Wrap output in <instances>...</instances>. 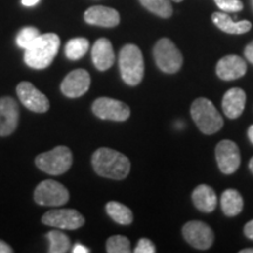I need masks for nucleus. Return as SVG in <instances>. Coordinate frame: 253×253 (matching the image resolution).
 Masks as SVG:
<instances>
[{
  "label": "nucleus",
  "instance_id": "1",
  "mask_svg": "<svg viewBox=\"0 0 253 253\" xmlns=\"http://www.w3.org/2000/svg\"><path fill=\"white\" fill-rule=\"evenodd\" d=\"M91 164L99 176L110 179H125L130 172V161L119 151L110 148H100L91 156Z\"/></svg>",
  "mask_w": 253,
  "mask_h": 253
},
{
  "label": "nucleus",
  "instance_id": "2",
  "mask_svg": "<svg viewBox=\"0 0 253 253\" xmlns=\"http://www.w3.org/2000/svg\"><path fill=\"white\" fill-rule=\"evenodd\" d=\"M59 48L60 38L55 33L40 34L25 49V63L33 69H45L53 62Z\"/></svg>",
  "mask_w": 253,
  "mask_h": 253
},
{
  "label": "nucleus",
  "instance_id": "3",
  "mask_svg": "<svg viewBox=\"0 0 253 253\" xmlns=\"http://www.w3.org/2000/svg\"><path fill=\"white\" fill-rule=\"evenodd\" d=\"M119 67L122 80L129 86H137L144 77V60L141 49L128 43L120 50Z\"/></svg>",
  "mask_w": 253,
  "mask_h": 253
},
{
  "label": "nucleus",
  "instance_id": "4",
  "mask_svg": "<svg viewBox=\"0 0 253 253\" xmlns=\"http://www.w3.org/2000/svg\"><path fill=\"white\" fill-rule=\"evenodd\" d=\"M191 118L203 134L212 135L219 131L224 125L223 118L210 100L198 97L191 104Z\"/></svg>",
  "mask_w": 253,
  "mask_h": 253
},
{
  "label": "nucleus",
  "instance_id": "5",
  "mask_svg": "<svg viewBox=\"0 0 253 253\" xmlns=\"http://www.w3.org/2000/svg\"><path fill=\"white\" fill-rule=\"evenodd\" d=\"M73 163V155L69 148L59 145L47 153L38 155L36 164L41 171L48 175L59 176L67 172Z\"/></svg>",
  "mask_w": 253,
  "mask_h": 253
},
{
  "label": "nucleus",
  "instance_id": "6",
  "mask_svg": "<svg viewBox=\"0 0 253 253\" xmlns=\"http://www.w3.org/2000/svg\"><path fill=\"white\" fill-rule=\"evenodd\" d=\"M153 54L157 67L168 74L177 73L183 65L182 53L168 38H162L155 43Z\"/></svg>",
  "mask_w": 253,
  "mask_h": 253
},
{
  "label": "nucleus",
  "instance_id": "7",
  "mask_svg": "<svg viewBox=\"0 0 253 253\" xmlns=\"http://www.w3.org/2000/svg\"><path fill=\"white\" fill-rule=\"evenodd\" d=\"M69 199V192L61 183L46 179L34 190V201L42 207H61Z\"/></svg>",
  "mask_w": 253,
  "mask_h": 253
},
{
  "label": "nucleus",
  "instance_id": "8",
  "mask_svg": "<svg viewBox=\"0 0 253 253\" xmlns=\"http://www.w3.org/2000/svg\"><path fill=\"white\" fill-rule=\"evenodd\" d=\"M41 220L47 226L62 230H78L84 225V216L73 209H58V210L47 211Z\"/></svg>",
  "mask_w": 253,
  "mask_h": 253
},
{
  "label": "nucleus",
  "instance_id": "9",
  "mask_svg": "<svg viewBox=\"0 0 253 253\" xmlns=\"http://www.w3.org/2000/svg\"><path fill=\"white\" fill-rule=\"evenodd\" d=\"M91 110L101 120L122 122L130 116V108L122 101L110 99V97H99L94 101Z\"/></svg>",
  "mask_w": 253,
  "mask_h": 253
},
{
  "label": "nucleus",
  "instance_id": "10",
  "mask_svg": "<svg viewBox=\"0 0 253 253\" xmlns=\"http://www.w3.org/2000/svg\"><path fill=\"white\" fill-rule=\"evenodd\" d=\"M183 236L190 245L198 250H207L212 245L214 235L208 224L201 220H191L183 226Z\"/></svg>",
  "mask_w": 253,
  "mask_h": 253
},
{
  "label": "nucleus",
  "instance_id": "11",
  "mask_svg": "<svg viewBox=\"0 0 253 253\" xmlns=\"http://www.w3.org/2000/svg\"><path fill=\"white\" fill-rule=\"evenodd\" d=\"M17 94L20 102L27 109L34 113H46L49 109V101L45 94H42L34 87L31 82L23 81L17 86Z\"/></svg>",
  "mask_w": 253,
  "mask_h": 253
},
{
  "label": "nucleus",
  "instance_id": "12",
  "mask_svg": "<svg viewBox=\"0 0 253 253\" xmlns=\"http://www.w3.org/2000/svg\"><path fill=\"white\" fill-rule=\"evenodd\" d=\"M216 160L219 170L225 175L237 171L240 166V151L235 142L224 140L216 147Z\"/></svg>",
  "mask_w": 253,
  "mask_h": 253
},
{
  "label": "nucleus",
  "instance_id": "13",
  "mask_svg": "<svg viewBox=\"0 0 253 253\" xmlns=\"http://www.w3.org/2000/svg\"><path fill=\"white\" fill-rule=\"evenodd\" d=\"M90 75L84 69H75L68 73L61 82V91L69 99H77L84 95L89 89Z\"/></svg>",
  "mask_w": 253,
  "mask_h": 253
},
{
  "label": "nucleus",
  "instance_id": "14",
  "mask_svg": "<svg viewBox=\"0 0 253 253\" xmlns=\"http://www.w3.org/2000/svg\"><path fill=\"white\" fill-rule=\"evenodd\" d=\"M19 123L17 101L9 96L0 97V136L13 134Z\"/></svg>",
  "mask_w": 253,
  "mask_h": 253
},
{
  "label": "nucleus",
  "instance_id": "15",
  "mask_svg": "<svg viewBox=\"0 0 253 253\" xmlns=\"http://www.w3.org/2000/svg\"><path fill=\"white\" fill-rule=\"evenodd\" d=\"M246 62L238 55H226L217 63L216 73L221 80L231 81L244 77L246 74Z\"/></svg>",
  "mask_w": 253,
  "mask_h": 253
},
{
  "label": "nucleus",
  "instance_id": "16",
  "mask_svg": "<svg viewBox=\"0 0 253 253\" xmlns=\"http://www.w3.org/2000/svg\"><path fill=\"white\" fill-rule=\"evenodd\" d=\"M84 21L94 26L115 27L120 24V14L107 6H93L84 12Z\"/></svg>",
  "mask_w": 253,
  "mask_h": 253
},
{
  "label": "nucleus",
  "instance_id": "17",
  "mask_svg": "<svg viewBox=\"0 0 253 253\" xmlns=\"http://www.w3.org/2000/svg\"><path fill=\"white\" fill-rule=\"evenodd\" d=\"M91 60L97 71L104 72L114 65L115 54L112 42L106 38H100L95 41L93 48H91Z\"/></svg>",
  "mask_w": 253,
  "mask_h": 253
},
{
  "label": "nucleus",
  "instance_id": "18",
  "mask_svg": "<svg viewBox=\"0 0 253 253\" xmlns=\"http://www.w3.org/2000/svg\"><path fill=\"white\" fill-rule=\"evenodd\" d=\"M246 94L240 88H231L224 94L221 108L229 119H238L245 109Z\"/></svg>",
  "mask_w": 253,
  "mask_h": 253
},
{
  "label": "nucleus",
  "instance_id": "19",
  "mask_svg": "<svg viewBox=\"0 0 253 253\" xmlns=\"http://www.w3.org/2000/svg\"><path fill=\"white\" fill-rule=\"evenodd\" d=\"M212 21L220 31L229 34H244L251 30L252 24L249 20L233 21L229 15L223 12H214L212 14Z\"/></svg>",
  "mask_w": 253,
  "mask_h": 253
},
{
  "label": "nucleus",
  "instance_id": "20",
  "mask_svg": "<svg viewBox=\"0 0 253 253\" xmlns=\"http://www.w3.org/2000/svg\"><path fill=\"white\" fill-rule=\"evenodd\" d=\"M192 202L198 210L203 212H212L217 205V195L212 188L202 184L192 192Z\"/></svg>",
  "mask_w": 253,
  "mask_h": 253
},
{
  "label": "nucleus",
  "instance_id": "21",
  "mask_svg": "<svg viewBox=\"0 0 253 253\" xmlns=\"http://www.w3.org/2000/svg\"><path fill=\"white\" fill-rule=\"evenodd\" d=\"M221 210L227 217H235L242 212L244 207L242 195L235 189H227L221 195Z\"/></svg>",
  "mask_w": 253,
  "mask_h": 253
},
{
  "label": "nucleus",
  "instance_id": "22",
  "mask_svg": "<svg viewBox=\"0 0 253 253\" xmlns=\"http://www.w3.org/2000/svg\"><path fill=\"white\" fill-rule=\"evenodd\" d=\"M106 211L114 221L121 224V225H129L134 219L130 209L119 202H108L106 205Z\"/></svg>",
  "mask_w": 253,
  "mask_h": 253
},
{
  "label": "nucleus",
  "instance_id": "23",
  "mask_svg": "<svg viewBox=\"0 0 253 253\" xmlns=\"http://www.w3.org/2000/svg\"><path fill=\"white\" fill-rule=\"evenodd\" d=\"M89 49V41L86 38H74L67 42L65 47V54L69 60H79L86 55Z\"/></svg>",
  "mask_w": 253,
  "mask_h": 253
},
{
  "label": "nucleus",
  "instance_id": "24",
  "mask_svg": "<svg viewBox=\"0 0 253 253\" xmlns=\"http://www.w3.org/2000/svg\"><path fill=\"white\" fill-rule=\"evenodd\" d=\"M47 238L50 243L48 249L49 253H66L71 249V240H69L68 236H66L61 231H50L47 233Z\"/></svg>",
  "mask_w": 253,
  "mask_h": 253
},
{
  "label": "nucleus",
  "instance_id": "25",
  "mask_svg": "<svg viewBox=\"0 0 253 253\" xmlns=\"http://www.w3.org/2000/svg\"><path fill=\"white\" fill-rule=\"evenodd\" d=\"M141 5L151 13L161 18H170L172 15V5L169 0H140Z\"/></svg>",
  "mask_w": 253,
  "mask_h": 253
},
{
  "label": "nucleus",
  "instance_id": "26",
  "mask_svg": "<svg viewBox=\"0 0 253 253\" xmlns=\"http://www.w3.org/2000/svg\"><path fill=\"white\" fill-rule=\"evenodd\" d=\"M106 249L108 253H129L130 242L126 236H112L106 243Z\"/></svg>",
  "mask_w": 253,
  "mask_h": 253
},
{
  "label": "nucleus",
  "instance_id": "27",
  "mask_svg": "<svg viewBox=\"0 0 253 253\" xmlns=\"http://www.w3.org/2000/svg\"><path fill=\"white\" fill-rule=\"evenodd\" d=\"M40 36V32L36 27H25L18 33L17 45L20 48L26 49L28 46L33 43V41Z\"/></svg>",
  "mask_w": 253,
  "mask_h": 253
},
{
  "label": "nucleus",
  "instance_id": "28",
  "mask_svg": "<svg viewBox=\"0 0 253 253\" xmlns=\"http://www.w3.org/2000/svg\"><path fill=\"white\" fill-rule=\"evenodd\" d=\"M214 2L224 12H239L244 7L240 0H214Z\"/></svg>",
  "mask_w": 253,
  "mask_h": 253
},
{
  "label": "nucleus",
  "instance_id": "29",
  "mask_svg": "<svg viewBox=\"0 0 253 253\" xmlns=\"http://www.w3.org/2000/svg\"><path fill=\"white\" fill-rule=\"evenodd\" d=\"M134 252L135 253H154L156 252V248H155L154 243L151 242L150 239L142 238L138 240Z\"/></svg>",
  "mask_w": 253,
  "mask_h": 253
},
{
  "label": "nucleus",
  "instance_id": "30",
  "mask_svg": "<svg viewBox=\"0 0 253 253\" xmlns=\"http://www.w3.org/2000/svg\"><path fill=\"white\" fill-rule=\"evenodd\" d=\"M244 54H245V58L248 59L250 62L253 63V41H251V42L245 47Z\"/></svg>",
  "mask_w": 253,
  "mask_h": 253
},
{
  "label": "nucleus",
  "instance_id": "31",
  "mask_svg": "<svg viewBox=\"0 0 253 253\" xmlns=\"http://www.w3.org/2000/svg\"><path fill=\"white\" fill-rule=\"evenodd\" d=\"M244 233L249 239L253 240V219L250 220L244 227Z\"/></svg>",
  "mask_w": 253,
  "mask_h": 253
},
{
  "label": "nucleus",
  "instance_id": "32",
  "mask_svg": "<svg viewBox=\"0 0 253 253\" xmlns=\"http://www.w3.org/2000/svg\"><path fill=\"white\" fill-rule=\"evenodd\" d=\"M13 250H12L11 246H9L7 243L0 240V253H12Z\"/></svg>",
  "mask_w": 253,
  "mask_h": 253
},
{
  "label": "nucleus",
  "instance_id": "33",
  "mask_svg": "<svg viewBox=\"0 0 253 253\" xmlns=\"http://www.w3.org/2000/svg\"><path fill=\"white\" fill-rule=\"evenodd\" d=\"M72 252L73 253H88V252H89V250H88L86 246L78 244L72 249Z\"/></svg>",
  "mask_w": 253,
  "mask_h": 253
},
{
  "label": "nucleus",
  "instance_id": "34",
  "mask_svg": "<svg viewBox=\"0 0 253 253\" xmlns=\"http://www.w3.org/2000/svg\"><path fill=\"white\" fill-rule=\"evenodd\" d=\"M24 6H33L39 2V0H21Z\"/></svg>",
  "mask_w": 253,
  "mask_h": 253
},
{
  "label": "nucleus",
  "instance_id": "35",
  "mask_svg": "<svg viewBox=\"0 0 253 253\" xmlns=\"http://www.w3.org/2000/svg\"><path fill=\"white\" fill-rule=\"evenodd\" d=\"M248 135H249L250 141H251L252 143H253V125L250 126V128H249V130H248Z\"/></svg>",
  "mask_w": 253,
  "mask_h": 253
},
{
  "label": "nucleus",
  "instance_id": "36",
  "mask_svg": "<svg viewBox=\"0 0 253 253\" xmlns=\"http://www.w3.org/2000/svg\"><path fill=\"white\" fill-rule=\"evenodd\" d=\"M240 253H253V248H250V249H244L240 251Z\"/></svg>",
  "mask_w": 253,
  "mask_h": 253
},
{
  "label": "nucleus",
  "instance_id": "37",
  "mask_svg": "<svg viewBox=\"0 0 253 253\" xmlns=\"http://www.w3.org/2000/svg\"><path fill=\"white\" fill-rule=\"evenodd\" d=\"M249 167H250V170H251L252 173H253V157L251 158V161H250V164H249Z\"/></svg>",
  "mask_w": 253,
  "mask_h": 253
},
{
  "label": "nucleus",
  "instance_id": "38",
  "mask_svg": "<svg viewBox=\"0 0 253 253\" xmlns=\"http://www.w3.org/2000/svg\"><path fill=\"white\" fill-rule=\"evenodd\" d=\"M172 1H176V2H181L183 0H172Z\"/></svg>",
  "mask_w": 253,
  "mask_h": 253
},
{
  "label": "nucleus",
  "instance_id": "39",
  "mask_svg": "<svg viewBox=\"0 0 253 253\" xmlns=\"http://www.w3.org/2000/svg\"><path fill=\"white\" fill-rule=\"evenodd\" d=\"M252 7H253V0H252Z\"/></svg>",
  "mask_w": 253,
  "mask_h": 253
}]
</instances>
